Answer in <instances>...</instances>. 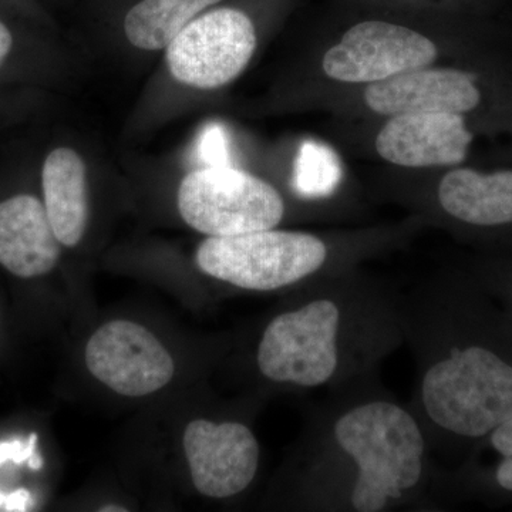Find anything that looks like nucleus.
<instances>
[{
    "instance_id": "0eeeda50",
    "label": "nucleus",
    "mask_w": 512,
    "mask_h": 512,
    "mask_svg": "<svg viewBox=\"0 0 512 512\" xmlns=\"http://www.w3.org/2000/svg\"><path fill=\"white\" fill-rule=\"evenodd\" d=\"M84 360L94 379L126 397L160 392L175 373L173 356L157 336L126 319L100 326L87 342Z\"/></svg>"
},
{
    "instance_id": "39448f33",
    "label": "nucleus",
    "mask_w": 512,
    "mask_h": 512,
    "mask_svg": "<svg viewBox=\"0 0 512 512\" xmlns=\"http://www.w3.org/2000/svg\"><path fill=\"white\" fill-rule=\"evenodd\" d=\"M178 210L195 231L231 237L278 227L285 202L271 184L225 165L185 175L178 188Z\"/></svg>"
},
{
    "instance_id": "6ab92c4d",
    "label": "nucleus",
    "mask_w": 512,
    "mask_h": 512,
    "mask_svg": "<svg viewBox=\"0 0 512 512\" xmlns=\"http://www.w3.org/2000/svg\"><path fill=\"white\" fill-rule=\"evenodd\" d=\"M197 157L204 164L201 168L231 165L227 130L220 124L205 127L198 138Z\"/></svg>"
},
{
    "instance_id": "f257e3e1",
    "label": "nucleus",
    "mask_w": 512,
    "mask_h": 512,
    "mask_svg": "<svg viewBox=\"0 0 512 512\" xmlns=\"http://www.w3.org/2000/svg\"><path fill=\"white\" fill-rule=\"evenodd\" d=\"M416 362L409 406L430 454L457 466L512 417V316L473 275H448L400 296Z\"/></svg>"
},
{
    "instance_id": "4be33fe9",
    "label": "nucleus",
    "mask_w": 512,
    "mask_h": 512,
    "mask_svg": "<svg viewBox=\"0 0 512 512\" xmlns=\"http://www.w3.org/2000/svg\"><path fill=\"white\" fill-rule=\"evenodd\" d=\"M100 511H103V512H126V508H123V507H117V505H109V507H103V508H100Z\"/></svg>"
},
{
    "instance_id": "1a4fd4ad",
    "label": "nucleus",
    "mask_w": 512,
    "mask_h": 512,
    "mask_svg": "<svg viewBox=\"0 0 512 512\" xmlns=\"http://www.w3.org/2000/svg\"><path fill=\"white\" fill-rule=\"evenodd\" d=\"M183 447L192 484L204 497H235L258 474L261 447L254 431L242 421H191L185 427Z\"/></svg>"
},
{
    "instance_id": "7ed1b4c3",
    "label": "nucleus",
    "mask_w": 512,
    "mask_h": 512,
    "mask_svg": "<svg viewBox=\"0 0 512 512\" xmlns=\"http://www.w3.org/2000/svg\"><path fill=\"white\" fill-rule=\"evenodd\" d=\"M298 291L256 343L255 367L266 382L332 392L375 376L404 345L399 291L346 272Z\"/></svg>"
},
{
    "instance_id": "6e6552de",
    "label": "nucleus",
    "mask_w": 512,
    "mask_h": 512,
    "mask_svg": "<svg viewBox=\"0 0 512 512\" xmlns=\"http://www.w3.org/2000/svg\"><path fill=\"white\" fill-rule=\"evenodd\" d=\"M429 37L393 23L363 22L343 35L323 57V70L345 83H376L427 67L437 59Z\"/></svg>"
},
{
    "instance_id": "4468645a",
    "label": "nucleus",
    "mask_w": 512,
    "mask_h": 512,
    "mask_svg": "<svg viewBox=\"0 0 512 512\" xmlns=\"http://www.w3.org/2000/svg\"><path fill=\"white\" fill-rule=\"evenodd\" d=\"M62 244L50 224L45 204L22 194L0 202V265L19 278L52 272Z\"/></svg>"
},
{
    "instance_id": "423d86ee",
    "label": "nucleus",
    "mask_w": 512,
    "mask_h": 512,
    "mask_svg": "<svg viewBox=\"0 0 512 512\" xmlns=\"http://www.w3.org/2000/svg\"><path fill=\"white\" fill-rule=\"evenodd\" d=\"M256 47L254 23L237 9H217L191 20L165 47L177 82L214 90L237 79Z\"/></svg>"
},
{
    "instance_id": "a211bd4d",
    "label": "nucleus",
    "mask_w": 512,
    "mask_h": 512,
    "mask_svg": "<svg viewBox=\"0 0 512 512\" xmlns=\"http://www.w3.org/2000/svg\"><path fill=\"white\" fill-rule=\"evenodd\" d=\"M471 275L512 316V261L490 262Z\"/></svg>"
},
{
    "instance_id": "aec40b11",
    "label": "nucleus",
    "mask_w": 512,
    "mask_h": 512,
    "mask_svg": "<svg viewBox=\"0 0 512 512\" xmlns=\"http://www.w3.org/2000/svg\"><path fill=\"white\" fill-rule=\"evenodd\" d=\"M35 447L36 434H32L26 444L19 440L2 443L0 444V464L8 460H13L18 464L28 460L29 466L37 470V468L42 467V460L39 456H36Z\"/></svg>"
},
{
    "instance_id": "f03ea898",
    "label": "nucleus",
    "mask_w": 512,
    "mask_h": 512,
    "mask_svg": "<svg viewBox=\"0 0 512 512\" xmlns=\"http://www.w3.org/2000/svg\"><path fill=\"white\" fill-rule=\"evenodd\" d=\"M329 393L302 450L299 505L384 512L433 504L437 464L409 404L376 375Z\"/></svg>"
},
{
    "instance_id": "9b49d317",
    "label": "nucleus",
    "mask_w": 512,
    "mask_h": 512,
    "mask_svg": "<svg viewBox=\"0 0 512 512\" xmlns=\"http://www.w3.org/2000/svg\"><path fill=\"white\" fill-rule=\"evenodd\" d=\"M473 138L461 114H399L380 131L376 150L400 167H450L466 160Z\"/></svg>"
},
{
    "instance_id": "9d476101",
    "label": "nucleus",
    "mask_w": 512,
    "mask_h": 512,
    "mask_svg": "<svg viewBox=\"0 0 512 512\" xmlns=\"http://www.w3.org/2000/svg\"><path fill=\"white\" fill-rule=\"evenodd\" d=\"M365 100L370 109L384 116L412 113L464 116L481 106L483 92L476 74L420 67L370 84Z\"/></svg>"
},
{
    "instance_id": "f3484780",
    "label": "nucleus",
    "mask_w": 512,
    "mask_h": 512,
    "mask_svg": "<svg viewBox=\"0 0 512 512\" xmlns=\"http://www.w3.org/2000/svg\"><path fill=\"white\" fill-rule=\"evenodd\" d=\"M342 165L332 148L305 141L296 158L293 190L305 200H323L342 183Z\"/></svg>"
},
{
    "instance_id": "f8f14e48",
    "label": "nucleus",
    "mask_w": 512,
    "mask_h": 512,
    "mask_svg": "<svg viewBox=\"0 0 512 512\" xmlns=\"http://www.w3.org/2000/svg\"><path fill=\"white\" fill-rule=\"evenodd\" d=\"M434 490L440 501L511 505L512 417L478 441L457 466L437 468Z\"/></svg>"
},
{
    "instance_id": "ddd939ff",
    "label": "nucleus",
    "mask_w": 512,
    "mask_h": 512,
    "mask_svg": "<svg viewBox=\"0 0 512 512\" xmlns=\"http://www.w3.org/2000/svg\"><path fill=\"white\" fill-rule=\"evenodd\" d=\"M436 200L441 214L467 231L512 234V170L457 168L441 178Z\"/></svg>"
},
{
    "instance_id": "2eb2a0df",
    "label": "nucleus",
    "mask_w": 512,
    "mask_h": 512,
    "mask_svg": "<svg viewBox=\"0 0 512 512\" xmlns=\"http://www.w3.org/2000/svg\"><path fill=\"white\" fill-rule=\"evenodd\" d=\"M43 204L60 244L76 247L89 222L87 170L83 158L72 148H56L42 170Z\"/></svg>"
},
{
    "instance_id": "dca6fc26",
    "label": "nucleus",
    "mask_w": 512,
    "mask_h": 512,
    "mask_svg": "<svg viewBox=\"0 0 512 512\" xmlns=\"http://www.w3.org/2000/svg\"><path fill=\"white\" fill-rule=\"evenodd\" d=\"M221 0H141L124 19V32L131 45L160 50L202 10Z\"/></svg>"
},
{
    "instance_id": "412c9836",
    "label": "nucleus",
    "mask_w": 512,
    "mask_h": 512,
    "mask_svg": "<svg viewBox=\"0 0 512 512\" xmlns=\"http://www.w3.org/2000/svg\"><path fill=\"white\" fill-rule=\"evenodd\" d=\"M13 46V37L10 30L0 22V67L5 63Z\"/></svg>"
},
{
    "instance_id": "20e7f679",
    "label": "nucleus",
    "mask_w": 512,
    "mask_h": 512,
    "mask_svg": "<svg viewBox=\"0 0 512 512\" xmlns=\"http://www.w3.org/2000/svg\"><path fill=\"white\" fill-rule=\"evenodd\" d=\"M195 262L205 275L241 291L275 292L298 289L333 271L332 248L309 232H247L208 237L198 247Z\"/></svg>"
}]
</instances>
